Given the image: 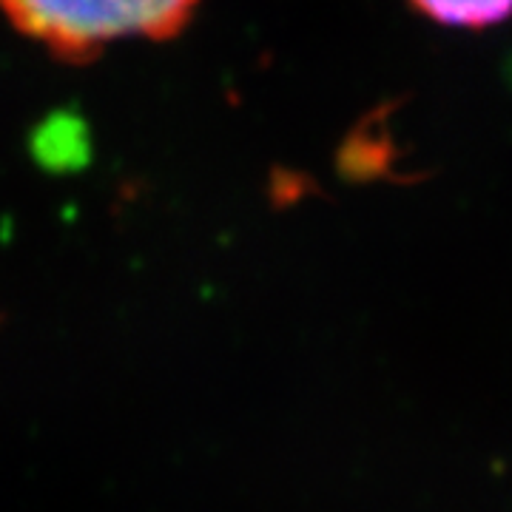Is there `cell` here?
<instances>
[{"label":"cell","instance_id":"cell-1","mask_svg":"<svg viewBox=\"0 0 512 512\" xmlns=\"http://www.w3.org/2000/svg\"><path fill=\"white\" fill-rule=\"evenodd\" d=\"M15 29L52 55L83 60L123 37H171L197 0H0Z\"/></svg>","mask_w":512,"mask_h":512},{"label":"cell","instance_id":"cell-2","mask_svg":"<svg viewBox=\"0 0 512 512\" xmlns=\"http://www.w3.org/2000/svg\"><path fill=\"white\" fill-rule=\"evenodd\" d=\"M421 15L444 26L484 29L512 15V0H410Z\"/></svg>","mask_w":512,"mask_h":512}]
</instances>
